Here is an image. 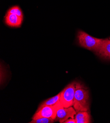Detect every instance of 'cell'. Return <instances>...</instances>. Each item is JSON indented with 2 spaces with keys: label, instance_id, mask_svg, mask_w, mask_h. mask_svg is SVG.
I'll return each mask as SVG.
<instances>
[{
  "label": "cell",
  "instance_id": "cell-10",
  "mask_svg": "<svg viewBox=\"0 0 110 123\" xmlns=\"http://www.w3.org/2000/svg\"><path fill=\"white\" fill-rule=\"evenodd\" d=\"M55 120L51 118L40 117L36 119L32 120L30 123H53Z\"/></svg>",
  "mask_w": 110,
  "mask_h": 123
},
{
  "label": "cell",
  "instance_id": "cell-12",
  "mask_svg": "<svg viewBox=\"0 0 110 123\" xmlns=\"http://www.w3.org/2000/svg\"><path fill=\"white\" fill-rule=\"evenodd\" d=\"M63 123H76V121L75 118H70L64 121Z\"/></svg>",
  "mask_w": 110,
  "mask_h": 123
},
{
  "label": "cell",
  "instance_id": "cell-9",
  "mask_svg": "<svg viewBox=\"0 0 110 123\" xmlns=\"http://www.w3.org/2000/svg\"><path fill=\"white\" fill-rule=\"evenodd\" d=\"M60 93H59L57 95L49 98V99L44 101L40 105V106H44L46 105H53L56 104L57 103L60 102Z\"/></svg>",
  "mask_w": 110,
  "mask_h": 123
},
{
  "label": "cell",
  "instance_id": "cell-1",
  "mask_svg": "<svg viewBox=\"0 0 110 123\" xmlns=\"http://www.w3.org/2000/svg\"><path fill=\"white\" fill-rule=\"evenodd\" d=\"M89 91L88 88L79 82L76 83L74 106L77 112L89 110Z\"/></svg>",
  "mask_w": 110,
  "mask_h": 123
},
{
  "label": "cell",
  "instance_id": "cell-5",
  "mask_svg": "<svg viewBox=\"0 0 110 123\" xmlns=\"http://www.w3.org/2000/svg\"><path fill=\"white\" fill-rule=\"evenodd\" d=\"M77 113L74 107L70 106L68 108L62 107L58 110L55 121H59L60 123H63L64 121L70 118H75Z\"/></svg>",
  "mask_w": 110,
  "mask_h": 123
},
{
  "label": "cell",
  "instance_id": "cell-6",
  "mask_svg": "<svg viewBox=\"0 0 110 123\" xmlns=\"http://www.w3.org/2000/svg\"><path fill=\"white\" fill-rule=\"evenodd\" d=\"M5 20V23L7 26L13 28H18L21 25L23 17L7 12Z\"/></svg>",
  "mask_w": 110,
  "mask_h": 123
},
{
  "label": "cell",
  "instance_id": "cell-8",
  "mask_svg": "<svg viewBox=\"0 0 110 123\" xmlns=\"http://www.w3.org/2000/svg\"><path fill=\"white\" fill-rule=\"evenodd\" d=\"M76 123H91L90 115L89 111H79L75 116Z\"/></svg>",
  "mask_w": 110,
  "mask_h": 123
},
{
  "label": "cell",
  "instance_id": "cell-7",
  "mask_svg": "<svg viewBox=\"0 0 110 123\" xmlns=\"http://www.w3.org/2000/svg\"><path fill=\"white\" fill-rule=\"evenodd\" d=\"M96 54L102 58L110 60V40L109 39H103Z\"/></svg>",
  "mask_w": 110,
  "mask_h": 123
},
{
  "label": "cell",
  "instance_id": "cell-13",
  "mask_svg": "<svg viewBox=\"0 0 110 123\" xmlns=\"http://www.w3.org/2000/svg\"><path fill=\"white\" fill-rule=\"evenodd\" d=\"M109 39H110V38H109Z\"/></svg>",
  "mask_w": 110,
  "mask_h": 123
},
{
  "label": "cell",
  "instance_id": "cell-3",
  "mask_svg": "<svg viewBox=\"0 0 110 123\" xmlns=\"http://www.w3.org/2000/svg\"><path fill=\"white\" fill-rule=\"evenodd\" d=\"M76 83V81H74L69 84L60 92V102L65 108L73 106L74 105Z\"/></svg>",
  "mask_w": 110,
  "mask_h": 123
},
{
  "label": "cell",
  "instance_id": "cell-4",
  "mask_svg": "<svg viewBox=\"0 0 110 123\" xmlns=\"http://www.w3.org/2000/svg\"><path fill=\"white\" fill-rule=\"evenodd\" d=\"M63 107L60 102L53 105H46L39 106L37 111L34 115L32 120L36 119L40 117L51 118L55 120L58 110Z\"/></svg>",
  "mask_w": 110,
  "mask_h": 123
},
{
  "label": "cell",
  "instance_id": "cell-11",
  "mask_svg": "<svg viewBox=\"0 0 110 123\" xmlns=\"http://www.w3.org/2000/svg\"><path fill=\"white\" fill-rule=\"evenodd\" d=\"M8 13L14 14L21 17H23V14L21 8L18 6H14L10 8L7 11Z\"/></svg>",
  "mask_w": 110,
  "mask_h": 123
},
{
  "label": "cell",
  "instance_id": "cell-2",
  "mask_svg": "<svg viewBox=\"0 0 110 123\" xmlns=\"http://www.w3.org/2000/svg\"><path fill=\"white\" fill-rule=\"evenodd\" d=\"M77 38L79 44L85 49L95 52L98 51L103 40L97 38L82 31L78 32Z\"/></svg>",
  "mask_w": 110,
  "mask_h": 123
}]
</instances>
